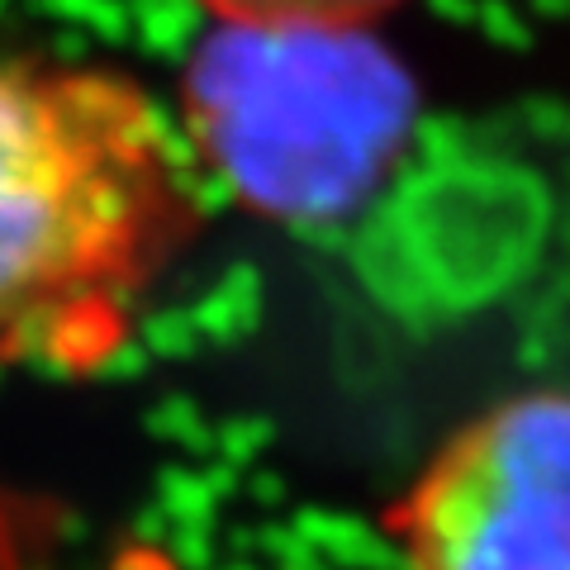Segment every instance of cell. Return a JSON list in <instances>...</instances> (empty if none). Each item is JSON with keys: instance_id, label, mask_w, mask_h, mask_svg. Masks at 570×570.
I'll list each match as a JSON object with an SVG mask.
<instances>
[{"instance_id": "cell-1", "label": "cell", "mask_w": 570, "mask_h": 570, "mask_svg": "<svg viewBox=\"0 0 570 570\" xmlns=\"http://www.w3.org/2000/svg\"><path fill=\"white\" fill-rule=\"evenodd\" d=\"M200 219L195 157L138 81L0 52V362L105 366Z\"/></svg>"}, {"instance_id": "cell-2", "label": "cell", "mask_w": 570, "mask_h": 570, "mask_svg": "<svg viewBox=\"0 0 570 570\" xmlns=\"http://www.w3.org/2000/svg\"><path fill=\"white\" fill-rule=\"evenodd\" d=\"M419 86L371 29L214 24L181 71V134L243 209L324 228L400 163Z\"/></svg>"}, {"instance_id": "cell-3", "label": "cell", "mask_w": 570, "mask_h": 570, "mask_svg": "<svg viewBox=\"0 0 570 570\" xmlns=\"http://www.w3.org/2000/svg\"><path fill=\"white\" fill-rule=\"evenodd\" d=\"M381 532L404 570H570V390H523L452 428Z\"/></svg>"}, {"instance_id": "cell-4", "label": "cell", "mask_w": 570, "mask_h": 570, "mask_svg": "<svg viewBox=\"0 0 570 570\" xmlns=\"http://www.w3.org/2000/svg\"><path fill=\"white\" fill-rule=\"evenodd\" d=\"M214 24H333L371 29L404 0H200Z\"/></svg>"}]
</instances>
